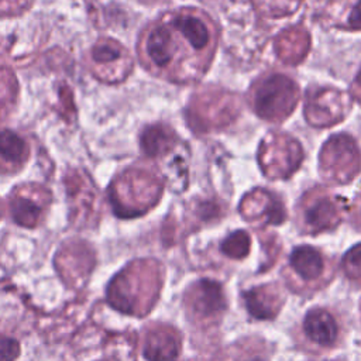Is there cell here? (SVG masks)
<instances>
[{"label": "cell", "instance_id": "2e32d148", "mask_svg": "<svg viewBox=\"0 0 361 361\" xmlns=\"http://www.w3.org/2000/svg\"><path fill=\"white\" fill-rule=\"evenodd\" d=\"M302 329L306 338L320 348L333 347L338 338V324L326 309L309 310L303 319Z\"/></svg>", "mask_w": 361, "mask_h": 361}, {"label": "cell", "instance_id": "277c9868", "mask_svg": "<svg viewBox=\"0 0 361 361\" xmlns=\"http://www.w3.org/2000/svg\"><path fill=\"white\" fill-rule=\"evenodd\" d=\"M241 111L240 97L227 89L209 86L197 90L186 107V120L192 131L204 134L230 126Z\"/></svg>", "mask_w": 361, "mask_h": 361}, {"label": "cell", "instance_id": "5bb4252c", "mask_svg": "<svg viewBox=\"0 0 361 361\" xmlns=\"http://www.w3.org/2000/svg\"><path fill=\"white\" fill-rule=\"evenodd\" d=\"M180 345V334L172 326L151 323L142 331L141 351L147 361H175Z\"/></svg>", "mask_w": 361, "mask_h": 361}, {"label": "cell", "instance_id": "484cf974", "mask_svg": "<svg viewBox=\"0 0 361 361\" xmlns=\"http://www.w3.org/2000/svg\"><path fill=\"white\" fill-rule=\"evenodd\" d=\"M34 0H0V18L18 17L25 13Z\"/></svg>", "mask_w": 361, "mask_h": 361}, {"label": "cell", "instance_id": "d6986e66", "mask_svg": "<svg viewBox=\"0 0 361 361\" xmlns=\"http://www.w3.org/2000/svg\"><path fill=\"white\" fill-rule=\"evenodd\" d=\"M289 268L300 282H319L326 271V259L317 248L299 245L289 255Z\"/></svg>", "mask_w": 361, "mask_h": 361}, {"label": "cell", "instance_id": "6da1fadb", "mask_svg": "<svg viewBox=\"0 0 361 361\" xmlns=\"http://www.w3.org/2000/svg\"><path fill=\"white\" fill-rule=\"evenodd\" d=\"M219 34L207 13L180 7L145 25L138 37L137 54L151 75L171 83H193L210 68Z\"/></svg>", "mask_w": 361, "mask_h": 361}, {"label": "cell", "instance_id": "ba28073f", "mask_svg": "<svg viewBox=\"0 0 361 361\" xmlns=\"http://www.w3.org/2000/svg\"><path fill=\"white\" fill-rule=\"evenodd\" d=\"M303 159L302 145L285 133H269L258 148V164L269 179H286L300 166Z\"/></svg>", "mask_w": 361, "mask_h": 361}, {"label": "cell", "instance_id": "603a6c76", "mask_svg": "<svg viewBox=\"0 0 361 361\" xmlns=\"http://www.w3.org/2000/svg\"><path fill=\"white\" fill-rule=\"evenodd\" d=\"M254 11L268 20L286 18L293 16L303 4L305 0H250Z\"/></svg>", "mask_w": 361, "mask_h": 361}, {"label": "cell", "instance_id": "7a4b0ae2", "mask_svg": "<svg viewBox=\"0 0 361 361\" xmlns=\"http://www.w3.org/2000/svg\"><path fill=\"white\" fill-rule=\"evenodd\" d=\"M162 286V267L151 258L127 264L107 286L111 307L131 316L147 314L158 299Z\"/></svg>", "mask_w": 361, "mask_h": 361}, {"label": "cell", "instance_id": "3957f363", "mask_svg": "<svg viewBox=\"0 0 361 361\" xmlns=\"http://www.w3.org/2000/svg\"><path fill=\"white\" fill-rule=\"evenodd\" d=\"M162 190L164 182L157 173L144 166H130L111 180L107 196L117 217L133 219L151 210Z\"/></svg>", "mask_w": 361, "mask_h": 361}, {"label": "cell", "instance_id": "d4e9b609", "mask_svg": "<svg viewBox=\"0 0 361 361\" xmlns=\"http://www.w3.org/2000/svg\"><path fill=\"white\" fill-rule=\"evenodd\" d=\"M343 268L350 279L361 283V243L345 252L343 258Z\"/></svg>", "mask_w": 361, "mask_h": 361}, {"label": "cell", "instance_id": "8992f818", "mask_svg": "<svg viewBox=\"0 0 361 361\" xmlns=\"http://www.w3.org/2000/svg\"><path fill=\"white\" fill-rule=\"evenodd\" d=\"M361 169V152L348 134L330 137L320 149L319 171L329 183L344 185L351 182Z\"/></svg>", "mask_w": 361, "mask_h": 361}, {"label": "cell", "instance_id": "52a82bcc", "mask_svg": "<svg viewBox=\"0 0 361 361\" xmlns=\"http://www.w3.org/2000/svg\"><path fill=\"white\" fill-rule=\"evenodd\" d=\"M345 209L347 204L341 196L323 188L310 189L299 203L300 227L310 234L333 230L343 220Z\"/></svg>", "mask_w": 361, "mask_h": 361}, {"label": "cell", "instance_id": "e0dca14e", "mask_svg": "<svg viewBox=\"0 0 361 361\" xmlns=\"http://www.w3.org/2000/svg\"><path fill=\"white\" fill-rule=\"evenodd\" d=\"M310 51V34L302 27H290L281 31L275 38L276 56L286 65H299Z\"/></svg>", "mask_w": 361, "mask_h": 361}, {"label": "cell", "instance_id": "4316f807", "mask_svg": "<svg viewBox=\"0 0 361 361\" xmlns=\"http://www.w3.org/2000/svg\"><path fill=\"white\" fill-rule=\"evenodd\" d=\"M20 354V344L16 338L0 333V361H14Z\"/></svg>", "mask_w": 361, "mask_h": 361}, {"label": "cell", "instance_id": "cb8c5ba5", "mask_svg": "<svg viewBox=\"0 0 361 361\" xmlns=\"http://www.w3.org/2000/svg\"><path fill=\"white\" fill-rule=\"evenodd\" d=\"M251 238L250 234L244 230H235L234 233L228 234L220 244L221 252L233 259L245 258L250 252Z\"/></svg>", "mask_w": 361, "mask_h": 361}, {"label": "cell", "instance_id": "83f0119b", "mask_svg": "<svg viewBox=\"0 0 361 361\" xmlns=\"http://www.w3.org/2000/svg\"><path fill=\"white\" fill-rule=\"evenodd\" d=\"M351 93H353V97L361 103V69L358 71L357 76L354 78V82L351 86Z\"/></svg>", "mask_w": 361, "mask_h": 361}, {"label": "cell", "instance_id": "9a60e30c", "mask_svg": "<svg viewBox=\"0 0 361 361\" xmlns=\"http://www.w3.org/2000/svg\"><path fill=\"white\" fill-rule=\"evenodd\" d=\"M31 157V144L14 130L0 131V173H18Z\"/></svg>", "mask_w": 361, "mask_h": 361}, {"label": "cell", "instance_id": "ac0fdd59", "mask_svg": "<svg viewBox=\"0 0 361 361\" xmlns=\"http://www.w3.org/2000/svg\"><path fill=\"white\" fill-rule=\"evenodd\" d=\"M248 313L255 319H274L283 303V295L278 285H261L243 293Z\"/></svg>", "mask_w": 361, "mask_h": 361}, {"label": "cell", "instance_id": "9c48e42d", "mask_svg": "<svg viewBox=\"0 0 361 361\" xmlns=\"http://www.w3.org/2000/svg\"><path fill=\"white\" fill-rule=\"evenodd\" d=\"M86 63L90 73L107 85L124 82L134 66L130 51L113 38L96 41L87 54Z\"/></svg>", "mask_w": 361, "mask_h": 361}, {"label": "cell", "instance_id": "8fae6325", "mask_svg": "<svg viewBox=\"0 0 361 361\" xmlns=\"http://www.w3.org/2000/svg\"><path fill=\"white\" fill-rule=\"evenodd\" d=\"M351 109L348 93L336 87H312L305 99V118L317 128L334 126L344 120Z\"/></svg>", "mask_w": 361, "mask_h": 361}, {"label": "cell", "instance_id": "ffe728a7", "mask_svg": "<svg viewBox=\"0 0 361 361\" xmlns=\"http://www.w3.org/2000/svg\"><path fill=\"white\" fill-rule=\"evenodd\" d=\"M324 20L338 30L361 31V0H330Z\"/></svg>", "mask_w": 361, "mask_h": 361}, {"label": "cell", "instance_id": "7402d4cb", "mask_svg": "<svg viewBox=\"0 0 361 361\" xmlns=\"http://www.w3.org/2000/svg\"><path fill=\"white\" fill-rule=\"evenodd\" d=\"M18 82L14 72L0 66V123H4L14 111L18 100Z\"/></svg>", "mask_w": 361, "mask_h": 361}, {"label": "cell", "instance_id": "44dd1931", "mask_svg": "<svg viewBox=\"0 0 361 361\" xmlns=\"http://www.w3.org/2000/svg\"><path fill=\"white\" fill-rule=\"evenodd\" d=\"M176 134L165 124H154L147 127L141 134V148L145 155L157 158L168 154L176 147Z\"/></svg>", "mask_w": 361, "mask_h": 361}, {"label": "cell", "instance_id": "5b68a950", "mask_svg": "<svg viewBox=\"0 0 361 361\" xmlns=\"http://www.w3.org/2000/svg\"><path fill=\"white\" fill-rule=\"evenodd\" d=\"M299 97L298 83L279 72L259 76L248 90V102L254 113L271 123L283 121L295 110Z\"/></svg>", "mask_w": 361, "mask_h": 361}, {"label": "cell", "instance_id": "f546056e", "mask_svg": "<svg viewBox=\"0 0 361 361\" xmlns=\"http://www.w3.org/2000/svg\"><path fill=\"white\" fill-rule=\"evenodd\" d=\"M3 217V203H1V200H0V219Z\"/></svg>", "mask_w": 361, "mask_h": 361}, {"label": "cell", "instance_id": "f1b7e54d", "mask_svg": "<svg viewBox=\"0 0 361 361\" xmlns=\"http://www.w3.org/2000/svg\"><path fill=\"white\" fill-rule=\"evenodd\" d=\"M357 224L361 227V202H360V206L357 209Z\"/></svg>", "mask_w": 361, "mask_h": 361}, {"label": "cell", "instance_id": "30bf717a", "mask_svg": "<svg viewBox=\"0 0 361 361\" xmlns=\"http://www.w3.org/2000/svg\"><path fill=\"white\" fill-rule=\"evenodd\" d=\"M51 190L35 182L17 185L8 195V209L11 219L21 227H38L51 206Z\"/></svg>", "mask_w": 361, "mask_h": 361}, {"label": "cell", "instance_id": "4fadbf2b", "mask_svg": "<svg viewBox=\"0 0 361 361\" xmlns=\"http://www.w3.org/2000/svg\"><path fill=\"white\" fill-rule=\"evenodd\" d=\"M240 213L247 221L255 226L281 224L286 219L282 200L262 188H255L243 197Z\"/></svg>", "mask_w": 361, "mask_h": 361}, {"label": "cell", "instance_id": "7c38bea8", "mask_svg": "<svg viewBox=\"0 0 361 361\" xmlns=\"http://www.w3.org/2000/svg\"><path fill=\"white\" fill-rule=\"evenodd\" d=\"M188 314L197 323H212L226 310V296L219 282L200 279L190 285L185 295Z\"/></svg>", "mask_w": 361, "mask_h": 361}]
</instances>
